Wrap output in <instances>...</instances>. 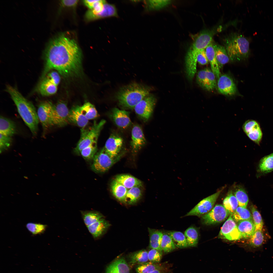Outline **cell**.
<instances>
[{"mask_svg": "<svg viewBox=\"0 0 273 273\" xmlns=\"http://www.w3.org/2000/svg\"><path fill=\"white\" fill-rule=\"evenodd\" d=\"M45 63L40 80L52 69L65 77L78 74L81 69L82 55L75 39L62 34L49 42L44 53Z\"/></svg>", "mask_w": 273, "mask_h": 273, "instance_id": "obj_1", "label": "cell"}, {"mask_svg": "<svg viewBox=\"0 0 273 273\" xmlns=\"http://www.w3.org/2000/svg\"><path fill=\"white\" fill-rule=\"evenodd\" d=\"M6 91L10 95L19 114L33 135H36L39 121L34 105L23 97L17 89L11 86L7 85Z\"/></svg>", "mask_w": 273, "mask_h": 273, "instance_id": "obj_2", "label": "cell"}, {"mask_svg": "<svg viewBox=\"0 0 273 273\" xmlns=\"http://www.w3.org/2000/svg\"><path fill=\"white\" fill-rule=\"evenodd\" d=\"M150 91V88L145 85L133 83L121 87L116 93L115 98L122 107L133 109L149 94Z\"/></svg>", "mask_w": 273, "mask_h": 273, "instance_id": "obj_3", "label": "cell"}, {"mask_svg": "<svg viewBox=\"0 0 273 273\" xmlns=\"http://www.w3.org/2000/svg\"><path fill=\"white\" fill-rule=\"evenodd\" d=\"M223 43L230 60L232 61L247 59L250 55L249 41L243 35L231 34L225 38Z\"/></svg>", "mask_w": 273, "mask_h": 273, "instance_id": "obj_4", "label": "cell"}, {"mask_svg": "<svg viewBox=\"0 0 273 273\" xmlns=\"http://www.w3.org/2000/svg\"><path fill=\"white\" fill-rule=\"evenodd\" d=\"M106 122L102 120L99 122L96 121L92 126L87 128L85 127L81 128V136L74 151L77 154H80L81 151L84 148L94 142H97L100 132Z\"/></svg>", "mask_w": 273, "mask_h": 273, "instance_id": "obj_5", "label": "cell"}, {"mask_svg": "<svg viewBox=\"0 0 273 273\" xmlns=\"http://www.w3.org/2000/svg\"><path fill=\"white\" fill-rule=\"evenodd\" d=\"M119 158L118 156L115 158L111 157L104 147L95 155L91 169L95 172L103 173L108 170Z\"/></svg>", "mask_w": 273, "mask_h": 273, "instance_id": "obj_6", "label": "cell"}, {"mask_svg": "<svg viewBox=\"0 0 273 273\" xmlns=\"http://www.w3.org/2000/svg\"><path fill=\"white\" fill-rule=\"evenodd\" d=\"M230 215L223 205H216L209 212L201 216L202 223L207 225L220 223Z\"/></svg>", "mask_w": 273, "mask_h": 273, "instance_id": "obj_7", "label": "cell"}, {"mask_svg": "<svg viewBox=\"0 0 273 273\" xmlns=\"http://www.w3.org/2000/svg\"><path fill=\"white\" fill-rule=\"evenodd\" d=\"M69 112L66 103L63 101H60L53 105L51 117L53 125L62 127L67 125L69 122Z\"/></svg>", "mask_w": 273, "mask_h": 273, "instance_id": "obj_8", "label": "cell"}, {"mask_svg": "<svg viewBox=\"0 0 273 273\" xmlns=\"http://www.w3.org/2000/svg\"><path fill=\"white\" fill-rule=\"evenodd\" d=\"M156 102L153 96L149 94L139 102L134 109L136 114L144 121H147L151 116Z\"/></svg>", "mask_w": 273, "mask_h": 273, "instance_id": "obj_9", "label": "cell"}, {"mask_svg": "<svg viewBox=\"0 0 273 273\" xmlns=\"http://www.w3.org/2000/svg\"><path fill=\"white\" fill-rule=\"evenodd\" d=\"M223 190V189H222L217 192L202 200L185 216H196L200 217L209 212L212 209Z\"/></svg>", "mask_w": 273, "mask_h": 273, "instance_id": "obj_10", "label": "cell"}, {"mask_svg": "<svg viewBox=\"0 0 273 273\" xmlns=\"http://www.w3.org/2000/svg\"><path fill=\"white\" fill-rule=\"evenodd\" d=\"M53 105L51 102L45 101L40 103L38 108L37 116L41 124L44 134L50 128L54 126L51 117Z\"/></svg>", "mask_w": 273, "mask_h": 273, "instance_id": "obj_11", "label": "cell"}, {"mask_svg": "<svg viewBox=\"0 0 273 273\" xmlns=\"http://www.w3.org/2000/svg\"><path fill=\"white\" fill-rule=\"evenodd\" d=\"M220 238L231 241L239 240L242 238L237 225L230 214L221 227L219 234Z\"/></svg>", "mask_w": 273, "mask_h": 273, "instance_id": "obj_12", "label": "cell"}, {"mask_svg": "<svg viewBox=\"0 0 273 273\" xmlns=\"http://www.w3.org/2000/svg\"><path fill=\"white\" fill-rule=\"evenodd\" d=\"M217 87L220 94L226 96H232L237 91L236 87L232 78L225 74L221 75L217 80Z\"/></svg>", "mask_w": 273, "mask_h": 273, "instance_id": "obj_13", "label": "cell"}, {"mask_svg": "<svg viewBox=\"0 0 273 273\" xmlns=\"http://www.w3.org/2000/svg\"><path fill=\"white\" fill-rule=\"evenodd\" d=\"M122 138L115 134H111L106 141L104 147L107 153L112 158L117 157L122 146Z\"/></svg>", "mask_w": 273, "mask_h": 273, "instance_id": "obj_14", "label": "cell"}, {"mask_svg": "<svg viewBox=\"0 0 273 273\" xmlns=\"http://www.w3.org/2000/svg\"><path fill=\"white\" fill-rule=\"evenodd\" d=\"M216 30L213 29L202 31L196 38L191 48L197 50L205 49L212 42L213 38L216 32Z\"/></svg>", "mask_w": 273, "mask_h": 273, "instance_id": "obj_15", "label": "cell"}, {"mask_svg": "<svg viewBox=\"0 0 273 273\" xmlns=\"http://www.w3.org/2000/svg\"><path fill=\"white\" fill-rule=\"evenodd\" d=\"M245 133L251 140L259 144L262 136V133L259 125L255 121L252 120L246 121L242 126Z\"/></svg>", "mask_w": 273, "mask_h": 273, "instance_id": "obj_16", "label": "cell"}, {"mask_svg": "<svg viewBox=\"0 0 273 273\" xmlns=\"http://www.w3.org/2000/svg\"><path fill=\"white\" fill-rule=\"evenodd\" d=\"M129 112L117 108L112 110L110 116L118 127L123 129L128 127L131 124Z\"/></svg>", "mask_w": 273, "mask_h": 273, "instance_id": "obj_17", "label": "cell"}, {"mask_svg": "<svg viewBox=\"0 0 273 273\" xmlns=\"http://www.w3.org/2000/svg\"><path fill=\"white\" fill-rule=\"evenodd\" d=\"M146 140L142 130L138 125H134L131 131L130 145L133 150L136 152L141 149L145 144Z\"/></svg>", "mask_w": 273, "mask_h": 273, "instance_id": "obj_18", "label": "cell"}, {"mask_svg": "<svg viewBox=\"0 0 273 273\" xmlns=\"http://www.w3.org/2000/svg\"><path fill=\"white\" fill-rule=\"evenodd\" d=\"M68 120L69 122L82 128L86 126L89 120L82 113L80 106H77L73 107L69 110Z\"/></svg>", "mask_w": 273, "mask_h": 273, "instance_id": "obj_19", "label": "cell"}, {"mask_svg": "<svg viewBox=\"0 0 273 273\" xmlns=\"http://www.w3.org/2000/svg\"><path fill=\"white\" fill-rule=\"evenodd\" d=\"M110 226L104 218L87 227L88 230L95 240L104 235Z\"/></svg>", "mask_w": 273, "mask_h": 273, "instance_id": "obj_20", "label": "cell"}, {"mask_svg": "<svg viewBox=\"0 0 273 273\" xmlns=\"http://www.w3.org/2000/svg\"><path fill=\"white\" fill-rule=\"evenodd\" d=\"M205 51L211 69L218 79L221 75L220 67L215 55L213 43L212 42L206 48Z\"/></svg>", "mask_w": 273, "mask_h": 273, "instance_id": "obj_21", "label": "cell"}, {"mask_svg": "<svg viewBox=\"0 0 273 273\" xmlns=\"http://www.w3.org/2000/svg\"><path fill=\"white\" fill-rule=\"evenodd\" d=\"M105 273H130V269L125 259L122 258L108 266Z\"/></svg>", "mask_w": 273, "mask_h": 273, "instance_id": "obj_22", "label": "cell"}, {"mask_svg": "<svg viewBox=\"0 0 273 273\" xmlns=\"http://www.w3.org/2000/svg\"><path fill=\"white\" fill-rule=\"evenodd\" d=\"M14 122L8 118L1 116L0 118V133L12 137L16 132Z\"/></svg>", "mask_w": 273, "mask_h": 273, "instance_id": "obj_23", "label": "cell"}, {"mask_svg": "<svg viewBox=\"0 0 273 273\" xmlns=\"http://www.w3.org/2000/svg\"><path fill=\"white\" fill-rule=\"evenodd\" d=\"M128 189L135 187H141L142 183L140 180L131 175L120 174L117 176L115 179Z\"/></svg>", "mask_w": 273, "mask_h": 273, "instance_id": "obj_24", "label": "cell"}, {"mask_svg": "<svg viewBox=\"0 0 273 273\" xmlns=\"http://www.w3.org/2000/svg\"><path fill=\"white\" fill-rule=\"evenodd\" d=\"M57 86L44 77L41 80L37 88V91L43 96H49L56 92Z\"/></svg>", "mask_w": 273, "mask_h": 273, "instance_id": "obj_25", "label": "cell"}, {"mask_svg": "<svg viewBox=\"0 0 273 273\" xmlns=\"http://www.w3.org/2000/svg\"><path fill=\"white\" fill-rule=\"evenodd\" d=\"M237 225L242 238H249L255 231V226L253 219L240 221L238 222Z\"/></svg>", "mask_w": 273, "mask_h": 273, "instance_id": "obj_26", "label": "cell"}, {"mask_svg": "<svg viewBox=\"0 0 273 273\" xmlns=\"http://www.w3.org/2000/svg\"><path fill=\"white\" fill-rule=\"evenodd\" d=\"M85 16L88 20H91L110 17H117V13L115 6L106 2L104 5V9L101 13L96 15Z\"/></svg>", "mask_w": 273, "mask_h": 273, "instance_id": "obj_27", "label": "cell"}, {"mask_svg": "<svg viewBox=\"0 0 273 273\" xmlns=\"http://www.w3.org/2000/svg\"><path fill=\"white\" fill-rule=\"evenodd\" d=\"M83 222L87 226L104 218L100 212L95 210H83L80 211Z\"/></svg>", "mask_w": 273, "mask_h": 273, "instance_id": "obj_28", "label": "cell"}, {"mask_svg": "<svg viewBox=\"0 0 273 273\" xmlns=\"http://www.w3.org/2000/svg\"><path fill=\"white\" fill-rule=\"evenodd\" d=\"M149 235V247L162 251L161 243L163 234L162 232L159 230L148 228Z\"/></svg>", "mask_w": 273, "mask_h": 273, "instance_id": "obj_29", "label": "cell"}, {"mask_svg": "<svg viewBox=\"0 0 273 273\" xmlns=\"http://www.w3.org/2000/svg\"><path fill=\"white\" fill-rule=\"evenodd\" d=\"M110 188L115 197L119 201L124 202L128 189L115 179L111 183Z\"/></svg>", "mask_w": 273, "mask_h": 273, "instance_id": "obj_30", "label": "cell"}, {"mask_svg": "<svg viewBox=\"0 0 273 273\" xmlns=\"http://www.w3.org/2000/svg\"><path fill=\"white\" fill-rule=\"evenodd\" d=\"M216 57L220 68L227 63L230 59L226 50L224 47L213 43Z\"/></svg>", "mask_w": 273, "mask_h": 273, "instance_id": "obj_31", "label": "cell"}, {"mask_svg": "<svg viewBox=\"0 0 273 273\" xmlns=\"http://www.w3.org/2000/svg\"><path fill=\"white\" fill-rule=\"evenodd\" d=\"M166 233L170 236L176 247L180 248L188 247L185 235L182 232L173 231Z\"/></svg>", "mask_w": 273, "mask_h": 273, "instance_id": "obj_32", "label": "cell"}, {"mask_svg": "<svg viewBox=\"0 0 273 273\" xmlns=\"http://www.w3.org/2000/svg\"><path fill=\"white\" fill-rule=\"evenodd\" d=\"M156 269L166 270V268L163 265L150 262L140 264L136 268L137 273H150Z\"/></svg>", "mask_w": 273, "mask_h": 273, "instance_id": "obj_33", "label": "cell"}, {"mask_svg": "<svg viewBox=\"0 0 273 273\" xmlns=\"http://www.w3.org/2000/svg\"><path fill=\"white\" fill-rule=\"evenodd\" d=\"M141 187H135L128 190L124 202L129 204L137 202L142 195Z\"/></svg>", "mask_w": 273, "mask_h": 273, "instance_id": "obj_34", "label": "cell"}, {"mask_svg": "<svg viewBox=\"0 0 273 273\" xmlns=\"http://www.w3.org/2000/svg\"><path fill=\"white\" fill-rule=\"evenodd\" d=\"M184 234L188 247L196 246L198 240V234L197 229L193 226L190 227L186 230Z\"/></svg>", "mask_w": 273, "mask_h": 273, "instance_id": "obj_35", "label": "cell"}, {"mask_svg": "<svg viewBox=\"0 0 273 273\" xmlns=\"http://www.w3.org/2000/svg\"><path fill=\"white\" fill-rule=\"evenodd\" d=\"M223 206L232 215L238 207L237 200L232 192H229L223 201Z\"/></svg>", "mask_w": 273, "mask_h": 273, "instance_id": "obj_36", "label": "cell"}, {"mask_svg": "<svg viewBox=\"0 0 273 273\" xmlns=\"http://www.w3.org/2000/svg\"><path fill=\"white\" fill-rule=\"evenodd\" d=\"M234 220L236 222L246 220L253 219L252 214L246 208L239 206L232 215Z\"/></svg>", "mask_w": 273, "mask_h": 273, "instance_id": "obj_37", "label": "cell"}, {"mask_svg": "<svg viewBox=\"0 0 273 273\" xmlns=\"http://www.w3.org/2000/svg\"><path fill=\"white\" fill-rule=\"evenodd\" d=\"M80 108L82 113L88 120L94 119L99 116L95 106L89 102L85 103L80 106Z\"/></svg>", "mask_w": 273, "mask_h": 273, "instance_id": "obj_38", "label": "cell"}, {"mask_svg": "<svg viewBox=\"0 0 273 273\" xmlns=\"http://www.w3.org/2000/svg\"><path fill=\"white\" fill-rule=\"evenodd\" d=\"M131 263L141 264L146 262L148 260V252L145 250H142L132 254L130 256Z\"/></svg>", "mask_w": 273, "mask_h": 273, "instance_id": "obj_39", "label": "cell"}, {"mask_svg": "<svg viewBox=\"0 0 273 273\" xmlns=\"http://www.w3.org/2000/svg\"><path fill=\"white\" fill-rule=\"evenodd\" d=\"M259 167L260 171L263 173H267L273 170V153L261 159Z\"/></svg>", "mask_w": 273, "mask_h": 273, "instance_id": "obj_40", "label": "cell"}, {"mask_svg": "<svg viewBox=\"0 0 273 273\" xmlns=\"http://www.w3.org/2000/svg\"><path fill=\"white\" fill-rule=\"evenodd\" d=\"M248 244L252 247L257 248L262 245L264 240V235L262 230L255 231L249 238Z\"/></svg>", "mask_w": 273, "mask_h": 273, "instance_id": "obj_41", "label": "cell"}, {"mask_svg": "<svg viewBox=\"0 0 273 273\" xmlns=\"http://www.w3.org/2000/svg\"><path fill=\"white\" fill-rule=\"evenodd\" d=\"M161 247L162 251L165 253L170 252L176 248V246L171 237L167 233H163L161 243Z\"/></svg>", "mask_w": 273, "mask_h": 273, "instance_id": "obj_42", "label": "cell"}, {"mask_svg": "<svg viewBox=\"0 0 273 273\" xmlns=\"http://www.w3.org/2000/svg\"><path fill=\"white\" fill-rule=\"evenodd\" d=\"M97 142H94L82 150L80 154L87 161L93 159L97 151Z\"/></svg>", "mask_w": 273, "mask_h": 273, "instance_id": "obj_43", "label": "cell"}, {"mask_svg": "<svg viewBox=\"0 0 273 273\" xmlns=\"http://www.w3.org/2000/svg\"><path fill=\"white\" fill-rule=\"evenodd\" d=\"M206 79L204 89L208 91L214 90L217 86L215 75L211 69L206 68Z\"/></svg>", "mask_w": 273, "mask_h": 273, "instance_id": "obj_44", "label": "cell"}, {"mask_svg": "<svg viewBox=\"0 0 273 273\" xmlns=\"http://www.w3.org/2000/svg\"><path fill=\"white\" fill-rule=\"evenodd\" d=\"M234 194L237 200L239 206L246 208L248 198L244 190L242 188H238L235 190Z\"/></svg>", "mask_w": 273, "mask_h": 273, "instance_id": "obj_45", "label": "cell"}, {"mask_svg": "<svg viewBox=\"0 0 273 273\" xmlns=\"http://www.w3.org/2000/svg\"><path fill=\"white\" fill-rule=\"evenodd\" d=\"M170 0H148L145 2L146 9L148 10L161 8L169 4Z\"/></svg>", "mask_w": 273, "mask_h": 273, "instance_id": "obj_46", "label": "cell"}, {"mask_svg": "<svg viewBox=\"0 0 273 273\" xmlns=\"http://www.w3.org/2000/svg\"><path fill=\"white\" fill-rule=\"evenodd\" d=\"M26 226L28 230L32 235H36L44 233L47 225L40 223L30 222L27 223Z\"/></svg>", "mask_w": 273, "mask_h": 273, "instance_id": "obj_47", "label": "cell"}, {"mask_svg": "<svg viewBox=\"0 0 273 273\" xmlns=\"http://www.w3.org/2000/svg\"><path fill=\"white\" fill-rule=\"evenodd\" d=\"M251 211L253 220L255 226V230H262L263 222L260 214L256 207L252 206L251 207Z\"/></svg>", "mask_w": 273, "mask_h": 273, "instance_id": "obj_48", "label": "cell"}, {"mask_svg": "<svg viewBox=\"0 0 273 273\" xmlns=\"http://www.w3.org/2000/svg\"><path fill=\"white\" fill-rule=\"evenodd\" d=\"M148 259L150 262L155 263L159 262L162 257V251L151 249L148 252Z\"/></svg>", "mask_w": 273, "mask_h": 273, "instance_id": "obj_49", "label": "cell"}, {"mask_svg": "<svg viewBox=\"0 0 273 273\" xmlns=\"http://www.w3.org/2000/svg\"><path fill=\"white\" fill-rule=\"evenodd\" d=\"M12 137L0 133V152L7 149L11 145L12 142Z\"/></svg>", "mask_w": 273, "mask_h": 273, "instance_id": "obj_50", "label": "cell"}, {"mask_svg": "<svg viewBox=\"0 0 273 273\" xmlns=\"http://www.w3.org/2000/svg\"><path fill=\"white\" fill-rule=\"evenodd\" d=\"M44 77L57 86L60 81V77L59 73L55 71L49 72Z\"/></svg>", "mask_w": 273, "mask_h": 273, "instance_id": "obj_51", "label": "cell"}, {"mask_svg": "<svg viewBox=\"0 0 273 273\" xmlns=\"http://www.w3.org/2000/svg\"><path fill=\"white\" fill-rule=\"evenodd\" d=\"M206 79V69L201 70L198 72L196 77L197 82L203 88H204Z\"/></svg>", "mask_w": 273, "mask_h": 273, "instance_id": "obj_52", "label": "cell"}, {"mask_svg": "<svg viewBox=\"0 0 273 273\" xmlns=\"http://www.w3.org/2000/svg\"><path fill=\"white\" fill-rule=\"evenodd\" d=\"M197 62L201 65H205L207 64L209 61L207 57L205 49H202L199 51L197 57Z\"/></svg>", "mask_w": 273, "mask_h": 273, "instance_id": "obj_53", "label": "cell"}, {"mask_svg": "<svg viewBox=\"0 0 273 273\" xmlns=\"http://www.w3.org/2000/svg\"><path fill=\"white\" fill-rule=\"evenodd\" d=\"M78 0H63L61 1V3L63 6L73 7L76 6L78 3Z\"/></svg>", "mask_w": 273, "mask_h": 273, "instance_id": "obj_54", "label": "cell"}, {"mask_svg": "<svg viewBox=\"0 0 273 273\" xmlns=\"http://www.w3.org/2000/svg\"><path fill=\"white\" fill-rule=\"evenodd\" d=\"M166 270L156 269L150 273H165V271Z\"/></svg>", "mask_w": 273, "mask_h": 273, "instance_id": "obj_55", "label": "cell"}]
</instances>
